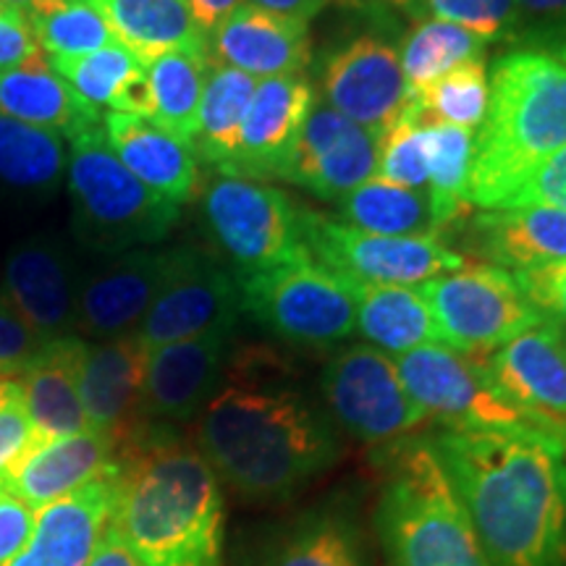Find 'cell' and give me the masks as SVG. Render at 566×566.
I'll list each match as a JSON object with an SVG mask.
<instances>
[{
  "label": "cell",
  "instance_id": "ba28073f",
  "mask_svg": "<svg viewBox=\"0 0 566 566\" xmlns=\"http://www.w3.org/2000/svg\"><path fill=\"white\" fill-rule=\"evenodd\" d=\"M202 216L239 279L310 258L302 208L268 181L221 174L205 189Z\"/></svg>",
  "mask_w": 566,
  "mask_h": 566
},
{
  "label": "cell",
  "instance_id": "f546056e",
  "mask_svg": "<svg viewBox=\"0 0 566 566\" xmlns=\"http://www.w3.org/2000/svg\"><path fill=\"white\" fill-rule=\"evenodd\" d=\"M260 566H365V537L344 504L294 516L265 548Z\"/></svg>",
  "mask_w": 566,
  "mask_h": 566
},
{
  "label": "cell",
  "instance_id": "9f6ffc18",
  "mask_svg": "<svg viewBox=\"0 0 566 566\" xmlns=\"http://www.w3.org/2000/svg\"><path fill=\"white\" fill-rule=\"evenodd\" d=\"M334 3H338V6H342V3H344V0H334Z\"/></svg>",
  "mask_w": 566,
  "mask_h": 566
},
{
  "label": "cell",
  "instance_id": "db71d44e",
  "mask_svg": "<svg viewBox=\"0 0 566 566\" xmlns=\"http://www.w3.org/2000/svg\"><path fill=\"white\" fill-rule=\"evenodd\" d=\"M346 9H363L378 13H409V17H422V0H344Z\"/></svg>",
  "mask_w": 566,
  "mask_h": 566
},
{
  "label": "cell",
  "instance_id": "484cf974",
  "mask_svg": "<svg viewBox=\"0 0 566 566\" xmlns=\"http://www.w3.org/2000/svg\"><path fill=\"white\" fill-rule=\"evenodd\" d=\"M103 132L111 150L137 179L168 202H187L197 184V155L187 142L171 137L147 118L103 113Z\"/></svg>",
  "mask_w": 566,
  "mask_h": 566
},
{
  "label": "cell",
  "instance_id": "d6986e66",
  "mask_svg": "<svg viewBox=\"0 0 566 566\" xmlns=\"http://www.w3.org/2000/svg\"><path fill=\"white\" fill-rule=\"evenodd\" d=\"M171 260L174 250H132L84 275L76 331L101 342L132 334L158 296Z\"/></svg>",
  "mask_w": 566,
  "mask_h": 566
},
{
  "label": "cell",
  "instance_id": "74e56055",
  "mask_svg": "<svg viewBox=\"0 0 566 566\" xmlns=\"http://www.w3.org/2000/svg\"><path fill=\"white\" fill-rule=\"evenodd\" d=\"M412 103L422 124H449L475 132L483 126L491 103V80L485 59L464 61L412 92Z\"/></svg>",
  "mask_w": 566,
  "mask_h": 566
},
{
  "label": "cell",
  "instance_id": "8992f818",
  "mask_svg": "<svg viewBox=\"0 0 566 566\" xmlns=\"http://www.w3.org/2000/svg\"><path fill=\"white\" fill-rule=\"evenodd\" d=\"M69 142L71 229L82 247L113 258L168 237L179 221V205L155 195L116 158L103 124Z\"/></svg>",
  "mask_w": 566,
  "mask_h": 566
},
{
  "label": "cell",
  "instance_id": "4fadbf2b",
  "mask_svg": "<svg viewBox=\"0 0 566 566\" xmlns=\"http://www.w3.org/2000/svg\"><path fill=\"white\" fill-rule=\"evenodd\" d=\"M239 313L242 289L233 273L210 254L179 247L158 296L137 325V336L142 346L153 352L223 325H237Z\"/></svg>",
  "mask_w": 566,
  "mask_h": 566
},
{
  "label": "cell",
  "instance_id": "7402d4cb",
  "mask_svg": "<svg viewBox=\"0 0 566 566\" xmlns=\"http://www.w3.org/2000/svg\"><path fill=\"white\" fill-rule=\"evenodd\" d=\"M210 59L244 71L254 80L302 74L313 59V38L307 21L260 9L237 6L229 19L210 34Z\"/></svg>",
  "mask_w": 566,
  "mask_h": 566
},
{
  "label": "cell",
  "instance_id": "5b68a950",
  "mask_svg": "<svg viewBox=\"0 0 566 566\" xmlns=\"http://www.w3.org/2000/svg\"><path fill=\"white\" fill-rule=\"evenodd\" d=\"M375 533L386 566H488L430 436L384 446Z\"/></svg>",
  "mask_w": 566,
  "mask_h": 566
},
{
  "label": "cell",
  "instance_id": "7bdbcfd3",
  "mask_svg": "<svg viewBox=\"0 0 566 566\" xmlns=\"http://www.w3.org/2000/svg\"><path fill=\"white\" fill-rule=\"evenodd\" d=\"M514 281L535 315L566 336V260L516 271Z\"/></svg>",
  "mask_w": 566,
  "mask_h": 566
},
{
  "label": "cell",
  "instance_id": "d4e9b609",
  "mask_svg": "<svg viewBox=\"0 0 566 566\" xmlns=\"http://www.w3.org/2000/svg\"><path fill=\"white\" fill-rule=\"evenodd\" d=\"M84 352L87 342L80 336L51 338L19 375L27 415L40 441L87 430L80 396Z\"/></svg>",
  "mask_w": 566,
  "mask_h": 566
},
{
  "label": "cell",
  "instance_id": "f35d334b",
  "mask_svg": "<svg viewBox=\"0 0 566 566\" xmlns=\"http://www.w3.org/2000/svg\"><path fill=\"white\" fill-rule=\"evenodd\" d=\"M24 13L48 59L87 55L116 42L90 0H38Z\"/></svg>",
  "mask_w": 566,
  "mask_h": 566
},
{
  "label": "cell",
  "instance_id": "e575fe53",
  "mask_svg": "<svg viewBox=\"0 0 566 566\" xmlns=\"http://www.w3.org/2000/svg\"><path fill=\"white\" fill-rule=\"evenodd\" d=\"M422 142L424 160H428L430 212H433V226L438 231L470 210L475 132L449 124H422Z\"/></svg>",
  "mask_w": 566,
  "mask_h": 566
},
{
  "label": "cell",
  "instance_id": "11a10c76",
  "mask_svg": "<svg viewBox=\"0 0 566 566\" xmlns=\"http://www.w3.org/2000/svg\"><path fill=\"white\" fill-rule=\"evenodd\" d=\"M3 3H9V6H17V9L27 11V9H30V6L38 3V0H3Z\"/></svg>",
  "mask_w": 566,
  "mask_h": 566
},
{
  "label": "cell",
  "instance_id": "4dcf8cb0",
  "mask_svg": "<svg viewBox=\"0 0 566 566\" xmlns=\"http://www.w3.org/2000/svg\"><path fill=\"white\" fill-rule=\"evenodd\" d=\"M66 137L0 116V197L42 202L59 192L69 166Z\"/></svg>",
  "mask_w": 566,
  "mask_h": 566
},
{
  "label": "cell",
  "instance_id": "6f0895ef",
  "mask_svg": "<svg viewBox=\"0 0 566 566\" xmlns=\"http://www.w3.org/2000/svg\"><path fill=\"white\" fill-rule=\"evenodd\" d=\"M564 63H566V55H564Z\"/></svg>",
  "mask_w": 566,
  "mask_h": 566
},
{
  "label": "cell",
  "instance_id": "836d02e7",
  "mask_svg": "<svg viewBox=\"0 0 566 566\" xmlns=\"http://www.w3.org/2000/svg\"><path fill=\"white\" fill-rule=\"evenodd\" d=\"M208 66L210 53L202 51H171L145 66L153 95L150 122L171 137L187 142L189 147L197 134V113Z\"/></svg>",
  "mask_w": 566,
  "mask_h": 566
},
{
  "label": "cell",
  "instance_id": "60d3db41",
  "mask_svg": "<svg viewBox=\"0 0 566 566\" xmlns=\"http://www.w3.org/2000/svg\"><path fill=\"white\" fill-rule=\"evenodd\" d=\"M375 179L396 184V187L417 189V192H428V160H424L422 124L417 118L412 101L380 132Z\"/></svg>",
  "mask_w": 566,
  "mask_h": 566
},
{
  "label": "cell",
  "instance_id": "4316f807",
  "mask_svg": "<svg viewBox=\"0 0 566 566\" xmlns=\"http://www.w3.org/2000/svg\"><path fill=\"white\" fill-rule=\"evenodd\" d=\"M105 19L113 40L142 66L171 51L210 53V38L189 11L187 0H90Z\"/></svg>",
  "mask_w": 566,
  "mask_h": 566
},
{
  "label": "cell",
  "instance_id": "9c48e42d",
  "mask_svg": "<svg viewBox=\"0 0 566 566\" xmlns=\"http://www.w3.org/2000/svg\"><path fill=\"white\" fill-rule=\"evenodd\" d=\"M428 302L441 344L485 357L509 338L543 323L530 307L514 275L499 265L472 263L417 286Z\"/></svg>",
  "mask_w": 566,
  "mask_h": 566
},
{
  "label": "cell",
  "instance_id": "3957f363",
  "mask_svg": "<svg viewBox=\"0 0 566 566\" xmlns=\"http://www.w3.org/2000/svg\"><path fill=\"white\" fill-rule=\"evenodd\" d=\"M111 527L145 566H223V485L171 424L139 422L118 446Z\"/></svg>",
  "mask_w": 566,
  "mask_h": 566
},
{
  "label": "cell",
  "instance_id": "cb8c5ba5",
  "mask_svg": "<svg viewBox=\"0 0 566 566\" xmlns=\"http://www.w3.org/2000/svg\"><path fill=\"white\" fill-rule=\"evenodd\" d=\"M147 349L137 331L87 344L80 375V396L87 430L103 433L122 446L142 422V384H145Z\"/></svg>",
  "mask_w": 566,
  "mask_h": 566
},
{
  "label": "cell",
  "instance_id": "681fc988",
  "mask_svg": "<svg viewBox=\"0 0 566 566\" xmlns=\"http://www.w3.org/2000/svg\"><path fill=\"white\" fill-rule=\"evenodd\" d=\"M90 566H145L137 556L126 548V543L118 537L116 530L108 525L105 535L97 543L95 556H92Z\"/></svg>",
  "mask_w": 566,
  "mask_h": 566
},
{
  "label": "cell",
  "instance_id": "6da1fadb",
  "mask_svg": "<svg viewBox=\"0 0 566 566\" xmlns=\"http://www.w3.org/2000/svg\"><path fill=\"white\" fill-rule=\"evenodd\" d=\"M195 446L221 485L254 504L292 499L342 457L331 415L250 352L231 354L197 417Z\"/></svg>",
  "mask_w": 566,
  "mask_h": 566
},
{
  "label": "cell",
  "instance_id": "816d5d0a",
  "mask_svg": "<svg viewBox=\"0 0 566 566\" xmlns=\"http://www.w3.org/2000/svg\"><path fill=\"white\" fill-rule=\"evenodd\" d=\"M522 21H537L548 27H566V0H516Z\"/></svg>",
  "mask_w": 566,
  "mask_h": 566
},
{
  "label": "cell",
  "instance_id": "f6af8a7d",
  "mask_svg": "<svg viewBox=\"0 0 566 566\" xmlns=\"http://www.w3.org/2000/svg\"><path fill=\"white\" fill-rule=\"evenodd\" d=\"M525 205H551L566 210V145L522 184L506 208H525Z\"/></svg>",
  "mask_w": 566,
  "mask_h": 566
},
{
  "label": "cell",
  "instance_id": "83f0119b",
  "mask_svg": "<svg viewBox=\"0 0 566 566\" xmlns=\"http://www.w3.org/2000/svg\"><path fill=\"white\" fill-rule=\"evenodd\" d=\"M0 116L76 137L103 124V111L84 103L42 55L24 66L0 71Z\"/></svg>",
  "mask_w": 566,
  "mask_h": 566
},
{
  "label": "cell",
  "instance_id": "52a82bcc",
  "mask_svg": "<svg viewBox=\"0 0 566 566\" xmlns=\"http://www.w3.org/2000/svg\"><path fill=\"white\" fill-rule=\"evenodd\" d=\"M242 310L292 346H336L354 334L357 286L310 258L239 279Z\"/></svg>",
  "mask_w": 566,
  "mask_h": 566
},
{
  "label": "cell",
  "instance_id": "7dc6e473",
  "mask_svg": "<svg viewBox=\"0 0 566 566\" xmlns=\"http://www.w3.org/2000/svg\"><path fill=\"white\" fill-rule=\"evenodd\" d=\"M38 55L42 53L27 13L0 0V71L24 66Z\"/></svg>",
  "mask_w": 566,
  "mask_h": 566
},
{
  "label": "cell",
  "instance_id": "ffe728a7",
  "mask_svg": "<svg viewBox=\"0 0 566 566\" xmlns=\"http://www.w3.org/2000/svg\"><path fill=\"white\" fill-rule=\"evenodd\" d=\"M116 478L118 459L108 475L34 512L30 541L3 566H90L97 543L111 525Z\"/></svg>",
  "mask_w": 566,
  "mask_h": 566
},
{
  "label": "cell",
  "instance_id": "30bf717a",
  "mask_svg": "<svg viewBox=\"0 0 566 566\" xmlns=\"http://www.w3.org/2000/svg\"><path fill=\"white\" fill-rule=\"evenodd\" d=\"M394 363L415 405L443 428L543 430L495 388L483 357H470L446 344H424L394 357Z\"/></svg>",
  "mask_w": 566,
  "mask_h": 566
},
{
  "label": "cell",
  "instance_id": "603a6c76",
  "mask_svg": "<svg viewBox=\"0 0 566 566\" xmlns=\"http://www.w3.org/2000/svg\"><path fill=\"white\" fill-rule=\"evenodd\" d=\"M116 454L118 443L95 430L53 441H40L34 436V443L0 485L24 501L32 512H40L92 480L108 475L116 467Z\"/></svg>",
  "mask_w": 566,
  "mask_h": 566
},
{
  "label": "cell",
  "instance_id": "7a4b0ae2",
  "mask_svg": "<svg viewBox=\"0 0 566 566\" xmlns=\"http://www.w3.org/2000/svg\"><path fill=\"white\" fill-rule=\"evenodd\" d=\"M488 566H566V443L543 430L430 436Z\"/></svg>",
  "mask_w": 566,
  "mask_h": 566
},
{
  "label": "cell",
  "instance_id": "277c9868",
  "mask_svg": "<svg viewBox=\"0 0 566 566\" xmlns=\"http://www.w3.org/2000/svg\"><path fill=\"white\" fill-rule=\"evenodd\" d=\"M566 145V63L520 51L493 66L491 103L475 134L470 205L501 210Z\"/></svg>",
  "mask_w": 566,
  "mask_h": 566
},
{
  "label": "cell",
  "instance_id": "f5cc1de1",
  "mask_svg": "<svg viewBox=\"0 0 566 566\" xmlns=\"http://www.w3.org/2000/svg\"><path fill=\"white\" fill-rule=\"evenodd\" d=\"M247 3L260 6V9L283 13V17H292L300 21H313L331 0H247Z\"/></svg>",
  "mask_w": 566,
  "mask_h": 566
},
{
  "label": "cell",
  "instance_id": "ac0fdd59",
  "mask_svg": "<svg viewBox=\"0 0 566 566\" xmlns=\"http://www.w3.org/2000/svg\"><path fill=\"white\" fill-rule=\"evenodd\" d=\"M3 296L45 342L74 336L80 279L59 239L34 233L13 247L3 265Z\"/></svg>",
  "mask_w": 566,
  "mask_h": 566
},
{
  "label": "cell",
  "instance_id": "7c38bea8",
  "mask_svg": "<svg viewBox=\"0 0 566 566\" xmlns=\"http://www.w3.org/2000/svg\"><path fill=\"white\" fill-rule=\"evenodd\" d=\"M302 231L307 252L357 286H417L467 263L462 254L443 247L436 233L380 237L315 210H302Z\"/></svg>",
  "mask_w": 566,
  "mask_h": 566
},
{
  "label": "cell",
  "instance_id": "e0dca14e",
  "mask_svg": "<svg viewBox=\"0 0 566 566\" xmlns=\"http://www.w3.org/2000/svg\"><path fill=\"white\" fill-rule=\"evenodd\" d=\"M321 95L328 108L378 132L412 101L399 53L375 34L354 38L325 61Z\"/></svg>",
  "mask_w": 566,
  "mask_h": 566
},
{
  "label": "cell",
  "instance_id": "1f68e13d",
  "mask_svg": "<svg viewBox=\"0 0 566 566\" xmlns=\"http://www.w3.org/2000/svg\"><path fill=\"white\" fill-rule=\"evenodd\" d=\"M354 331L391 357L424 344H441L428 302L409 286H357Z\"/></svg>",
  "mask_w": 566,
  "mask_h": 566
},
{
  "label": "cell",
  "instance_id": "d590c367",
  "mask_svg": "<svg viewBox=\"0 0 566 566\" xmlns=\"http://www.w3.org/2000/svg\"><path fill=\"white\" fill-rule=\"evenodd\" d=\"M338 212L352 229L380 233V237H422L436 233L428 192L396 187L370 179L354 192L336 200Z\"/></svg>",
  "mask_w": 566,
  "mask_h": 566
},
{
  "label": "cell",
  "instance_id": "2e32d148",
  "mask_svg": "<svg viewBox=\"0 0 566 566\" xmlns=\"http://www.w3.org/2000/svg\"><path fill=\"white\" fill-rule=\"evenodd\" d=\"M483 365L501 394L537 428L566 443V336L537 323L485 354Z\"/></svg>",
  "mask_w": 566,
  "mask_h": 566
},
{
  "label": "cell",
  "instance_id": "9a60e30c",
  "mask_svg": "<svg viewBox=\"0 0 566 566\" xmlns=\"http://www.w3.org/2000/svg\"><path fill=\"white\" fill-rule=\"evenodd\" d=\"M380 132L354 124L352 118L317 101L304 118L279 179L292 181L321 200H342L344 195L375 179Z\"/></svg>",
  "mask_w": 566,
  "mask_h": 566
},
{
  "label": "cell",
  "instance_id": "8d00e7d4",
  "mask_svg": "<svg viewBox=\"0 0 566 566\" xmlns=\"http://www.w3.org/2000/svg\"><path fill=\"white\" fill-rule=\"evenodd\" d=\"M485 40L449 21L422 19L401 40L399 63L409 92H420L459 63L483 59Z\"/></svg>",
  "mask_w": 566,
  "mask_h": 566
},
{
  "label": "cell",
  "instance_id": "ab89813d",
  "mask_svg": "<svg viewBox=\"0 0 566 566\" xmlns=\"http://www.w3.org/2000/svg\"><path fill=\"white\" fill-rule=\"evenodd\" d=\"M48 63L84 103L97 111L111 108L118 90L145 71V66L118 42L87 55H53Z\"/></svg>",
  "mask_w": 566,
  "mask_h": 566
},
{
  "label": "cell",
  "instance_id": "d6a6232c",
  "mask_svg": "<svg viewBox=\"0 0 566 566\" xmlns=\"http://www.w3.org/2000/svg\"><path fill=\"white\" fill-rule=\"evenodd\" d=\"M254 90H258L254 76L210 59L192 150L221 174H229L237 158L239 134Z\"/></svg>",
  "mask_w": 566,
  "mask_h": 566
},
{
  "label": "cell",
  "instance_id": "8fae6325",
  "mask_svg": "<svg viewBox=\"0 0 566 566\" xmlns=\"http://www.w3.org/2000/svg\"><path fill=\"white\" fill-rule=\"evenodd\" d=\"M321 391L331 420L367 446L401 441L428 420L401 384L391 354L370 344L338 349L323 367Z\"/></svg>",
  "mask_w": 566,
  "mask_h": 566
},
{
  "label": "cell",
  "instance_id": "bcb514c9",
  "mask_svg": "<svg viewBox=\"0 0 566 566\" xmlns=\"http://www.w3.org/2000/svg\"><path fill=\"white\" fill-rule=\"evenodd\" d=\"M34 443V430L27 415L24 396L17 394L13 399L0 405V483L17 467L27 449Z\"/></svg>",
  "mask_w": 566,
  "mask_h": 566
},
{
  "label": "cell",
  "instance_id": "f1b7e54d",
  "mask_svg": "<svg viewBox=\"0 0 566 566\" xmlns=\"http://www.w3.org/2000/svg\"><path fill=\"white\" fill-rule=\"evenodd\" d=\"M475 237L499 268L530 271L566 260V210L551 205L485 210L475 218Z\"/></svg>",
  "mask_w": 566,
  "mask_h": 566
},
{
  "label": "cell",
  "instance_id": "44dd1931",
  "mask_svg": "<svg viewBox=\"0 0 566 566\" xmlns=\"http://www.w3.org/2000/svg\"><path fill=\"white\" fill-rule=\"evenodd\" d=\"M313 103L315 92L307 76L289 74L260 80L247 108L229 174L260 181L279 179Z\"/></svg>",
  "mask_w": 566,
  "mask_h": 566
},
{
  "label": "cell",
  "instance_id": "f907efd6",
  "mask_svg": "<svg viewBox=\"0 0 566 566\" xmlns=\"http://www.w3.org/2000/svg\"><path fill=\"white\" fill-rule=\"evenodd\" d=\"M187 3L197 27L210 38V34L221 27V21L229 19L231 11L237 9V6H242L244 0H187Z\"/></svg>",
  "mask_w": 566,
  "mask_h": 566
},
{
  "label": "cell",
  "instance_id": "5bb4252c",
  "mask_svg": "<svg viewBox=\"0 0 566 566\" xmlns=\"http://www.w3.org/2000/svg\"><path fill=\"white\" fill-rule=\"evenodd\" d=\"M237 325L208 331L147 352L142 384V422L184 424L200 417L223 384Z\"/></svg>",
  "mask_w": 566,
  "mask_h": 566
},
{
  "label": "cell",
  "instance_id": "ee69618b",
  "mask_svg": "<svg viewBox=\"0 0 566 566\" xmlns=\"http://www.w3.org/2000/svg\"><path fill=\"white\" fill-rule=\"evenodd\" d=\"M45 338L34 334L30 323L0 294V378H17L42 349Z\"/></svg>",
  "mask_w": 566,
  "mask_h": 566
},
{
  "label": "cell",
  "instance_id": "b9f144b4",
  "mask_svg": "<svg viewBox=\"0 0 566 566\" xmlns=\"http://www.w3.org/2000/svg\"><path fill=\"white\" fill-rule=\"evenodd\" d=\"M424 13L430 19L464 27L485 42L512 38L522 27L516 0H422V17Z\"/></svg>",
  "mask_w": 566,
  "mask_h": 566
},
{
  "label": "cell",
  "instance_id": "c3c4849f",
  "mask_svg": "<svg viewBox=\"0 0 566 566\" xmlns=\"http://www.w3.org/2000/svg\"><path fill=\"white\" fill-rule=\"evenodd\" d=\"M34 530V512L0 485V566L24 548Z\"/></svg>",
  "mask_w": 566,
  "mask_h": 566
}]
</instances>
